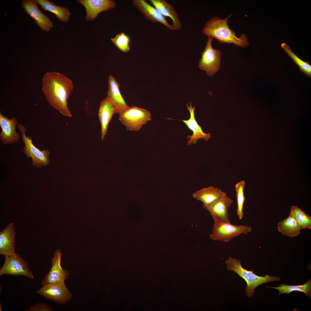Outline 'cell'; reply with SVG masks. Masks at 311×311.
<instances>
[{"mask_svg": "<svg viewBox=\"0 0 311 311\" xmlns=\"http://www.w3.org/2000/svg\"><path fill=\"white\" fill-rule=\"evenodd\" d=\"M42 85V91L50 105L63 115L72 117L67 102L74 88L71 80L59 73L47 72L43 77Z\"/></svg>", "mask_w": 311, "mask_h": 311, "instance_id": "6da1fadb", "label": "cell"}, {"mask_svg": "<svg viewBox=\"0 0 311 311\" xmlns=\"http://www.w3.org/2000/svg\"><path fill=\"white\" fill-rule=\"evenodd\" d=\"M232 14L224 19L215 16L209 19L202 29L203 33L206 36H212L222 43H233L242 48L246 47L249 44L246 35L242 33L237 37L234 31L229 28L228 20Z\"/></svg>", "mask_w": 311, "mask_h": 311, "instance_id": "7a4b0ae2", "label": "cell"}, {"mask_svg": "<svg viewBox=\"0 0 311 311\" xmlns=\"http://www.w3.org/2000/svg\"><path fill=\"white\" fill-rule=\"evenodd\" d=\"M227 270L234 272L246 281L247 286L245 290L246 295L249 297H252L255 289L259 285L266 283L279 281L281 279L275 276L265 275L264 276H258L253 272V271L247 270L241 265L240 261L238 259L229 257L225 261Z\"/></svg>", "mask_w": 311, "mask_h": 311, "instance_id": "3957f363", "label": "cell"}, {"mask_svg": "<svg viewBox=\"0 0 311 311\" xmlns=\"http://www.w3.org/2000/svg\"><path fill=\"white\" fill-rule=\"evenodd\" d=\"M252 229V227L249 226L214 222L210 237L211 239L215 241L228 242L242 234L251 232Z\"/></svg>", "mask_w": 311, "mask_h": 311, "instance_id": "277c9868", "label": "cell"}, {"mask_svg": "<svg viewBox=\"0 0 311 311\" xmlns=\"http://www.w3.org/2000/svg\"><path fill=\"white\" fill-rule=\"evenodd\" d=\"M18 127L24 145L23 152L26 157L32 158V164L37 168H41L47 166L50 162L49 156L50 153L49 150H39L34 145L31 138L26 135V130L25 126L20 124L18 125Z\"/></svg>", "mask_w": 311, "mask_h": 311, "instance_id": "5b68a950", "label": "cell"}, {"mask_svg": "<svg viewBox=\"0 0 311 311\" xmlns=\"http://www.w3.org/2000/svg\"><path fill=\"white\" fill-rule=\"evenodd\" d=\"M214 38L208 37L206 45L201 54L198 65L199 68L205 71L208 76L212 77L219 70L221 64V52L213 48L212 42Z\"/></svg>", "mask_w": 311, "mask_h": 311, "instance_id": "8992f818", "label": "cell"}, {"mask_svg": "<svg viewBox=\"0 0 311 311\" xmlns=\"http://www.w3.org/2000/svg\"><path fill=\"white\" fill-rule=\"evenodd\" d=\"M151 119L149 111L136 106L130 107L119 115V117L127 130L137 132Z\"/></svg>", "mask_w": 311, "mask_h": 311, "instance_id": "52a82bcc", "label": "cell"}, {"mask_svg": "<svg viewBox=\"0 0 311 311\" xmlns=\"http://www.w3.org/2000/svg\"><path fill=\"white\" fill-rule=\"evenodd\" d=\"M4 274L24 276L31 279L34 277L29 263L17 253L14 255L5 257L4 263L0 269V276Z\"/></svg>", "mask_w": 311, "mask_h": 311, "instance_id": "ba28073f", "label": "cell"}, {"mask_svg": "<svg viewBox=\"0 0 311 311\" xmlns=\"http://www.w3.org/2000/svg\"><path fill=\"white\" fill-rule=\"evenodd\" d=\"M36 293L47 299L61 304H66L73 298L65 282L44 285Z\"/></svg>", "mask_w": 311, "mask_h": 311, "instance_id": "9c48e42d", "label": "cell"}, {"mask_svg": "<svg viewBox=\"0 0 311 311\" xmlns=\"http://www.w3.org/2000/svg\"><path fill=\"white\" fill-rule=\"evenodd\" d=\"M62 255L59 249L56 250L52 259V267L50 271L42 279L41 285L56 284L65 282L68 278L70 274L67 270L63 269L61 266V259Z\"/></svg>", "mask_w": 311, "mask_h": 311, "instance_id": "30bf717a", "label": "cell"}, {"mask_svg": "<svg viewBox=\"0 0 311 311\" xmlns=\"http://www.w3.org/2000/svg\"><path fill=\"white\" fill-rule=\"evenodd\" d=\"M233 201L226 195L211 204L203 205V207L209 212L214 222L231 223L228 210Z\"/></svg>", "mask_w": 311, "mask_h": 311, "instance_id": "8fae6325", "label": "cell"}, {"mask_svg": "<svg viewBox=\"0 0 311 311\" xmlns=\"http://www.w3.org/2000/svg\"><path fill=\"white\" fill-rule=\"evenodd\" d=\"M22 7L41 30L47 32L53 27V22L39 10L36 0H23Z\"/></svg>", "mask_w": 311, "mask_h": 311, "instance_id": "7c38bea8", "label": "cell"}, {"mask_svg": "<svg viewBox=\"0 0 311 311\" xmlns=\"http://www.w3.org/2000/svg\"><path fill=\"white\" fill-rule=\"evenodd\" d=\"M86 9V21H94L101 12L114 8L115 2L112 0H78Z\"/></svg>", "mask_w": 311, "mask_h": 311, "instance_id": "4fadbf2b", "label": "cell"}, {"mask_svg": "<svg viewBox=\"0 0 311 311\" xmlns=\"http://www.w3.org/2000/svg\"><path fill=\"white\" fill-rule=\"evenodd\" d=\"M18 120L14 117L9 119L0 113V126L1 131L0 139L4 145L13 144L17 142L20 138L19 134L16 130Z\"/></svg>", "mask_w": 311, "mask_h": 311, "instance_id": "5bb4252c", "label": "cell"}, {"mask_svg": "<svg viewBox=\"0 0 311 311\" xmlns=\"http://www.w3.org/2000/svg\"><path fill=\"white\" fill-rule=\"evenodd\" d=\"M133 5L144 15L146 19L153 23H160L172 31L175 29L168 22L166 18L145 0H132Z\"/></svg>", "mask_w": 311, "mask_h": 311, "instance_id": "9a60e30c", "label": "cell"}, {"mask_svg": "<svg viewBox=\"0 0 311 311\" xmlns=\"http://www.w3.org/2000/svg\"><path fill=\"white\" fill-rule=\"evenodd\" d=\"M108 90L106 98L114 105L116 109V113L120 115L130 107L126 102L121 94L119 83L111 75L108 77Z\"/></svg>", "mask_w": 311, "mask_h": 311, "instance_id": "2e32d148", "label": "cell"}, {"mask_svg": "<svg viewBox=\"0 0 311 311\" xmlns=\"http://www.w3.org/2000/svg\"><path fill=\"white\" fill-rule=\"evenodd\" d=\"M15 228L10 223L0 232V254L5 256L16 255Z\"/></svg>", "mask_w": 311, "mask_h": 311, "instance_id": "e0dca14e", "label": "cell"}, {"mask_svg": "<svg viewBox=\"0 0 311 311\" xmlns=\"http://www.w3.org/2000/svg\"><path fill=\"white\" fill-rule=\"evenodd\" d=\"M187 108L189 111L190 116L187 120H180L184 123L188 128L193 132V134L191 136H188L187 138L189 139L187 141L188 145L192 144H196L198 140L202 139L207 141L211 138L210 133H205L203 131L201 127L200 126L196 121L194 115L195 107H193L191 103H189V106L188 104L186 105Z\"/></svg>", "mask_w": 311, "mask_h": 311, "instance_id": "ac0fdd59", "label": "cell"}, {"mask_svg": "<svg viewBox=\"0 0 311 311\" xmlns=\"http://www.w3.org/2000/svg\"><path fill=\"white\" fill-rule=\"evenodd\" d=\"M151 3L163 16L172 20V26L175 30H179L182 27L179 17L173 6L165 0H149Z\"/></svg>", "mask_w": 311, "mask_h": 311, "instance_id": "d6986e66", "label": "cell"}, {"mask_svg": "<svg viewBox=\"0 0 311 311\" xmlns=\"http://www.w3.org/2000/svg\"><path fill=\"white\" fill-rule=\"evenodd\" d=\"M115 113V108L109 100L106 98L101 100L98 114L101 126V136L102 141L105 136L108 125L112 116Z\"/></svg>", "mask_w": 311, "mask_h": 311, "instance_id": "ffe728a7", "label": "cell"}, {"mask_svg": "<svg viewBox=\"0 0 311 311\" xmlns=\"http://www.w3.org/2000/svg\"><path fill=\"white\" fill-rule=\"evenodd\" d=\"M226 195V193L212 186L203 188L193 194V197L202 202L203 205L211 204Z\"/></svg>", "mask_w": 311, "mask_h": 311, "instance_id": "44dd1931", "label": "cell"}, {"mask_svg": "<svg viewBox=\"0 0 311 311\" xmlns=\"http://www.w3.org/2000/svg\"><path fill=\"white\" fill-rule=\"evenodd\" d=\"M36 1L44 10L54 14L60 22L66 23L69 21L71 13L67 8L56 5L48 0Z\"/></svg>", "mask_w": 311, "mask_h": 311, "instance_id": "7402d4cb", "label": "cell"}, {"mask_svg": "<svg viewBox=\"0 0 311 311\" xmlns=\"http://www.w3.org/2000/svg\"><path fill=\"white\" fill-rule=\"evenodd\" d=\"M277 228L283 235L290 237L298 235L301 230L295 220L290 215L278 223Z\"/></svg>", "mask_w": 311, "mask_h": 311, "instance_id": "603a6c76", "label": "cell"}, {"mask_svg": "<svg viewBox=\"0 0 311 311\" xmlns=\"http://www.w3.org/2000/svg\"><path fill=\"white\" fill-rule=\"evenodd\" d=\"M279 286L272 287L268 286L267 288H271L278 290L279 291L278 295L281 294L287 293L289 294L290 292L294 291H298L304 293L308 298L311 296V280L310 279L302 285H288L285 284L279 285Z\"/></svg>", "mask_w": 311, "mask_h": 311, "instance_id": "cb8c5ba5", "label": "cell"}, {"mask_svg": "<svg viewBox=\"0 0 311 311\" xmlns=\"http://www.w3.org/2000/svg\"><path fill=\"white\" fill-rule=\"evenodd\" d=\"M289 215L295 220L301 229H311V217L298 206L291 207Z\"/></svg>", "mask_w": 311, "mask_h": 311, "instance_id": "d4e9b609", "label": "cell"}, {"mask_svg": "<svg viewBox=\"0 0 311 311\" xmlns=\"http://www.w3.org/2000/svg\"><path fill=\"white\" fill-rule=\"evenodd\" d=\"M281 47L299 68L300 70L306 75L311 78V65L299 58L285 43L281 44Z\"/></svg>", "mask_w": 311, "mask_h": 311, "instance_id": "484cf974", "label": "cell"}, {"mask_svg": "<svg viewBox=\"0 0 311 311\" xmlns=\"http://www.w3.org/2000/svg\"><path fill=\"white\" fill-rule=\"evenodd\" d=\"M245 185L244 181L242 180L238 182L235 186L237 205V214L240 220L242 219L244 216L243 208L245 200L244 189Z\"/></svg>", "mask_w": 311, "mask_h": 311, "instance_id": "4316f807", "label": "cell"}, {"mask_svg": "<svg viewBox=\"0 0 311 311\" xmlns=\"http://www.w3.org/2000/svg\"><path fill=\"white\" fill-rule=\"evenodd\" d=\"M115 46L122 52L126 53L130 50V37L124 33L117 34L115 36L111 39Z\"/></svg>", "mask_w": 311, "mask_h": 311, "instance_id": "83f0119b", "label": "cell"}, {"mask_svg": "<svg viewBox=\"0 0 311 311\" xmlns=\"http://www.w3.org/2000/svg\"><path fill=\"white\" fill-rule=\"evenodd\" d=\"M24 311H52L53 309L50 306L44 303H37L32 305L28 309Z\"/></svg>", "mask_w": 311, "mask_h": 311, "instance_id": "f1b7e54d", "label": "cell"}, {"mask_svg": "<svg viewBox=\"0 0 311 311\" xmlns=\"http://www.w3.org/2000/svg\"><path fill=\"white\" fill-rule=\"evenodd\" d=\"M2 303L0 302V311H1L2 310Z\"/></svg>", "mask_w": 311, "mask_h": 311, "instance_id": "f546056e", "label": "cell"}]
</instances>
